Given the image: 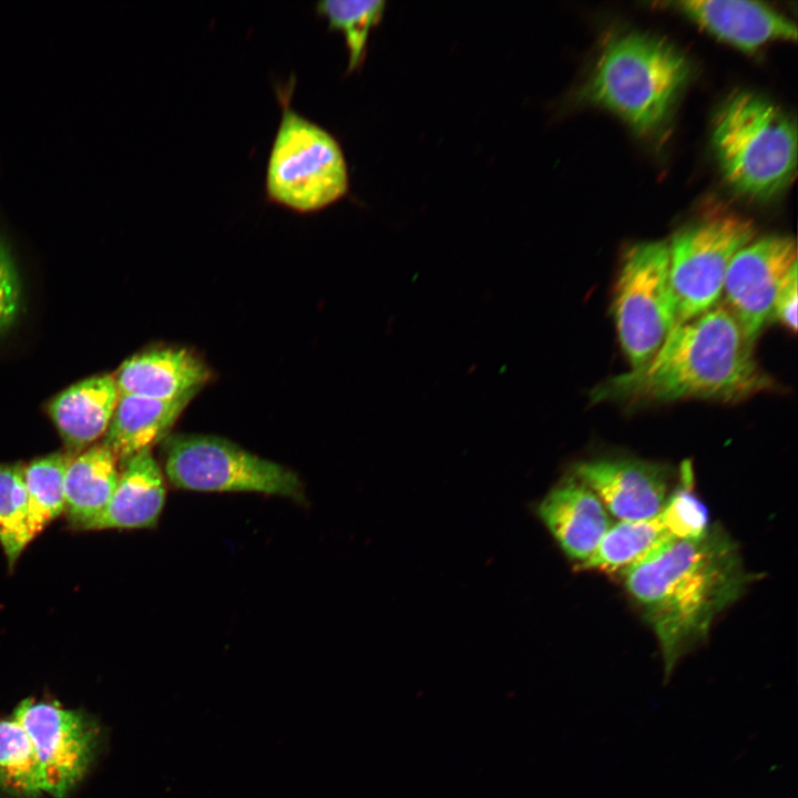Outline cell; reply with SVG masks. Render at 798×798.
I'll use <instances>...</instances> for the list:
<instances>
[{
  "mask_svg": "<svg viewBox=\"0 0 798 798\" xmlns=\"http://www.w3.org/2000/svg\"><path fill=\"white\" fill-rule=\"evenodd\" d=\"M652 627L668 678L678 661L704 641L716 617L753 580L737 543L719 525L699 538L658 550L621 573Z\"/></svg>",
  "mask_w": 798,
  "mask_h": 798,
  "instance_id": "cell-1",
  "label": "cell"
},
{
  "mask_svg": "<svg viewBox=\"0 0 798 798\" xmlns=\"http://www.w3.org/2000/svg\"><path fill=\"white\" fill-rule=\"evenodd\" d=\"M753 347L726 305L717 303L675 324L648 361L597 386L591 400L737 402L774 385Z\"/></svg>",
  "mask_w": 798,
  "mask_h": 798,
  "instance_id": "cell-2",
  "label": "cell"
},
{
  "mask_svg": "<svg viewBox=\"0 0 798 798\" xmlns=\"http://www.w3.org/2000/svg\"><path fill=\"white\" fill-rule=\"evenodd\" d=\"M690 73L687 58L664 39L642 32L604 47L580 98L598 104L641 134L665 122Z\"/></svg>",
  "mask_w": 798,
  "mask_h": 798,
  "instance_id": "cell-3",
  "label": "cell"
},
{
  "mask_svg": "<svg viewBox=\"0 0 798 798\" xmlns=\"http://www.w3.org/2000/svg\"><path fill=\"white\" fill-rule=\"evenodd\" d=\"M712 143L727 184L745 197L769 200L795 175V122L756 93L738 91L727 98L714 116Z\"/></svg>",
  "mask_w": 798,
  "mask_h": 798,
  "instance_id": "cell-4",
  "label": "cell"
},
{
  "mask_svg": "<svg viewBox=\"0 0 798 798\" xmlns=\"http://www.w3.org/2000/svg\"><path fill=\"white\" fill-rule=\"evenodd\" d=\"M284 91L282 116L265 174L269 202L311 214L339 202L349 192V174L337 139L294 110Z\"/></svg>",
  "mask_w": 798,
  "mask_h": 798,
  "instance_id": "cell-5",
  "label": "cell"
},
{
  "mask_svg": "<svg viewBox=\"0 0 798 798\" xmlns=\"http://www.w3.org/2000/svg\"><path fill=\"white\" fill-rule=\"evenodd\" d=\"M613 315L631 369L641 367L676 323L668 242H641L628 247L615 284Z\"/></svg>",
  "mask_w": 798,
  "mask_h": 798,
  "instance_id": "cell-6",
  "label": "cell"
},
{
  "mask_svg": "<svg viewBox=\"0 0 798 798\" xmlns=\"http://www.w3.org/2000/svg\"><path fill=\"white\" fill-rule=\"evenodd\" d=\"M165 473L174 487L185 490L303 498V485L295 472L217 437L168 438Z\"/></svg>",
  "mask_w": 798,
  "mask_h": 798,
  "instance_id": "cell-7",
  "label": "cell"
},
{
  "mask_svg": "<svg viewBox=\"0 0 798 798\" xmlns=\"http://www.w3.org/2000/svg\"><path fill=\"white\" fill-rule=\"evenodd\" d=\"M754 236L753 223L734 214L703 218L673 236L668 248L675 324L690 320L717 304L732 258Z\"/></svg>",
  "mask_w": 798,
  "mask_h": 798,
  "instance_id": "cell-8",
  "label": "cell"
},
{
  "mask_svg": "<svg viewBox=\"0 0 798 798\" xmlns=\"http://www.w3.org/2000/svg\"><path fill=\"white\" fill-rule=\"evenodd\" d=\"M29 735L41 769L44 792L63 798L88 771L100 728L82 710L55 702L24 699L12 714Z\"/></svg>",
  "mask_w": 798,
  "mask_h": 798,
  "instance_id": "cell-9",
  "label": "cell"
},
{
  "mask_svg": "<svg viewBox=\"0 0 798 798\" xmlns=\"http://www.w3.org/2000/svg\"><path fill=\"white\" fill-rule=\"evenodd\" d=\"M796 265V243L781 235L751 241L732 258L724 280V304L750 344L771 317L778 289Z\"/></svg>",
  "mask_w": 798,
  "mask_h": 798,
  "instance_id": "cell-10",
  "label": "cell"
},
{
  "mask_svg": "<svg viewBox=\"0 0 798 798\" xmlns=\"http://www.w3.org/2000/svg\"><path fill=\"white\" fill-rule=\"evenodd\" d=\"M571 473L590 488L620 521L662 511L674 489L665 466L630 458H602L574 466Z\"/></svg>",
  "mask_w": 798,
  "mask_h": 798,
  "instance_id": "cell-11",
  "label": "cell"
},
{
  "mask_svg": "<svg viewBox=\"0 0 798 798\" xmlns=\"http://www.w3.org/2000/svg\"><path fill=\"white\" fill-rule=\"evenodd\" d=\"M538 514L576 567L593 555L613 525L601 500L571 472L542 499Z\"/></svg>",
  "mask_w": 798,
  "mask_h": 798,
  "instance_id": "cell-12",
  "label": "cell"
},
{
  "mask_svg": "<svg viewBox=\"0 0 798 798\" xmlns=\"http://www.w3.org/2000/svg\"><path fill=\"white\" fill-rule=\"evenodd\" d=\"M710 34L743 51L775 40H796L788 17L759 1L689 0L671 3Z\"/></svg>",
  "mask_w": 798,
  "mask_h": 798,
  "instance_id": "cell-13",
  "label": "cell"
},
{
  "mask_svg": "<svg viewBox=\"0 0 798 798\" xmlns=\"http://www.w3.org/2000/svg\"><path fill=\"white\" fill-rule=\"evenodd\" d=\"M119 396L114 376L101 375L70 386L49 402L48 413L66 453L78 456L104 436Z\"/></svg>",
  "mask_w": 798,
  "mask_h": 798,
  "instance_id": "cell-14",
  "label": "cell"
},
{
  "mask_svg": "<svg viewBox=\"0 0 798 798\" xmlns=\"http://www.w3.org/2000/svg\"><path fill=\"white\" fill-rule=\"evenodd\" d=\"M114 378L120 395L173 400L196 392L209 370L186 349L160 348L131 357Z\"/></svg>",
  "mask_w": 798,
  "mask_h": 798,
  "instance_id": "cell-15",
  "label": "cell"
},
{
  "mask_svg": "<svg viewBox=\"0 0 798 798\" xmlns=\"http://www.w3.org/2000/svg\"><path fill=\"white\" fill-rule=\"evenodd\" d=\"M121 467L113 495L89 531L156 525L165 502V484L151 449L133 454Z\"/></svg>",
  "mask_w": 798,
  "mask_h": 798,
  "instance_id": "cell-16",
  "label": "cell"
},
{
  "mask_svg": "<svg viewBox=\"0 0 798 798\" xmlns=\"http://www.w3.org/2000/svg\"><path fill=\"white\" fill-rule=\"evenodd\" d=\"M196 392L173 400L120 395L102 444L123 463L161 440Z\"/></svg>",
  "mask_w": 798,
  "mask_h": 798,
  "instance_id": "cell-17",
  "label": "cell"
},
{
  "mask_svg": "<svg viewBox=\"0 0 798 798\" xmlns=\"http://www.w3.org/2000/svg\"><path fill=\"white\" fill-rule=\"evenodd\" d=\"M116 462L102 443L72 457L65 471L63 508L71 526L86 531L106 508L119 480Z\"/></svg>",
  "mask_w": 798,
  "mask_h": 798,
  "instance_id": "cell-18",
  "label": "cell"
},
{
  "mask_svg": "<svg viewBox=\"0 0 798 798\" xmlns=\"http://www.w3.org/2000/svg\"><path fill=\"white\" fill-rule=\"evenodd\" d=\"M662 509L654 516L613 524L593 555L579 566L604 573H622L648 556L679 541Z\"/></svg>",
  "mask_w": 798,
  "mask_h": 798,
  "instance_id": "cell-19",
  "label": "cell"
},
{
  "mask_svg": "<svg viewBox=\"0 0 798 798\" xmlns=\"http://www.w3.org/2000/svg\"><path fill=\"white\" fill-rule=\"evenodd\" d=\"M0 789L20 798L44 792L33 744L13 715L0 719Z\"/></svg>",
  "mask_w": 798,
  "mask_h": 798,
  "instance_id": "cell-20",
  "label": "cell"
},
{
  "mask_svg": "<svg viewBox=\"0 0 798 798\" xmlns=\"http://www.w3.org/2000/svg\"><path fill=\"white\" fill-rule=\"evenodd\" d=\"M72 456L50 453L24 466L30 529L37 536L64 508V478Z\"/></svg>",
  "mask_w": 798,
  "mask_h": 798,
  "instance_id": "cell-21",
  "label": "cell"
},
{
  "mask_svg": "<svg viewBox=\"0 0 798 798\" xmlns=\"http://www.w3.org/2000/svg\"><path fill=\"white\" fill-rule=\"evenodd\" d=\"M33 539L24 484V466L0 463V544L10 569Z\"/></svg>",
  "mask_w": 798,
  "mask_h": 798,
  "instance_id": "cell-22",
  "label": "cell"
},
{
  "mask_svg": "<svg viewBox=\"0 0 798 798\" xmlns=\"http://www.w3.org/2000/svg\"><path fill=\"white\" fill-rule=\"evenodd\" d=\"M385 8L386 2L380 0H327L316 4L317 13L327 21L328 28L345 39L348 73L362 64L370 32L381 20Z\"/></svg>",
  "mask_w": 798,
  "mask_h": 798,
  "instance_id": "cell-23",
  "label": "cell"
},
{
  "mask_svg": "<svg viewBox=\"0 0 798 798\" xmlns=\"http://www.w3.org/2000/svg\"><path fill=\"white\" fill-rule=\"evenodd\" d=\"M21 304V287L11 253L0 236V334L17 319Z\"/></svg>",
  "mask_w": 798,
  "mask_h": 798,
  "instance_id": "cell-24",
  "label": "cell"
},
{
  "mask_svg": "<svg viewBox=\"0 0 798 798\" xmlns=\"http://www.w3.org/2000/svg\"><path fill=\"white\" fill-rule=\"evenodd\" d=\"M771 317L788 329L797 330V265L791 268L778 289Z\"/></svg>",
  "mask_w": 798,
  "mask_h": 798,
  "instance_id": "cell-25",
  "label": "cell"
}]
</instances>
